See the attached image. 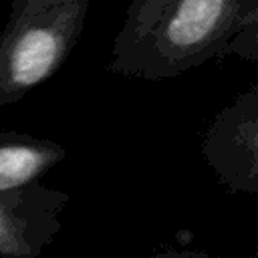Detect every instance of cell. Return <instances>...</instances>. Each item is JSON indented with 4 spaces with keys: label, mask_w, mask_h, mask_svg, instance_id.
Returning a JSON list of instances; mask_svg holds the SVG:
<instances>
[{
    "label": "cell",
    "mask_w": 258,
    "mask_h": 258,
    "mask_svg": "<svg viewBox=\"0 0 258 258\" xmlns=\"http://www.w3.org/2000/svg\"><path fill=\"white\" fill-rule=\"evenodd\" d=\"M58 56V40L50 30H28L10 54V75L20 87H30L42 81Z\"/></svg>",
    "instance_id": "obj_1"
},
{
    "label": "cell",
    "mask_w": 258,
    "mask_h": 258,
    "mask_svg": "<svg viewBox=\"0 0 258 258\" xmlns=\"http://www.w3.org/2000/svg\"><path fill=\"white\" fill-rule=\"evenodd\" d=\"M224 12H226V4L216 0L181 2L177 6L175 16L169 20L167 36L173 44L179 46L198 44L200 40L210 36V32L222 20Z\"/></svg>",
    "instance_id": "obj_2"
},
{
    "label": "cell",
    "mask_w": 258,
    "mask_h": 258,
    "mask_svg": "<svg viewBox=\"0 0 258 258\" xmlns=\"http://www.w3.org/2000/svg\"><path fill=\"white\" fill-rule=\"evenodd\" d=\"M46 165V155L26 145L0 147V189H10L34 177Z\"/></svg>",
    "instance_id": "obj_3"
}]
</instances>
